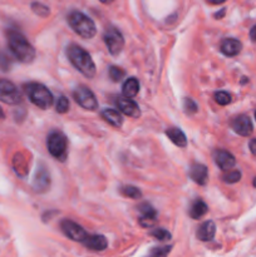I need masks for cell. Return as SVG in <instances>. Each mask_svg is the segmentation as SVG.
Wrapping results in <instances>:
<instances>
[{"label": "cell", "instance_id": "obj_1", "mask_svg": "<svg viewBox=\"0 0 256 257\" xmlns=\"http://www.w3.org/2000/svg\"><path fill=\"white\" fill-rule=\"evenodd\" d=\"M7 39L9 49L15 59L22 63H32L37 57L34 47L20 32L15 29L7 30Z\"/></svg>", "mask_w": 256, "mask_h": 257}, {"label": "cell", "instance_id": "obj_2", "mask_svg": "<svg viewBox=\"0 0 256 257\" xmlns=\"http://www.w3.org/2000/svg\"><path fill=\"white\" fill-rule=\"evenodd\" d=\"M67 55L69 62L72 63L73 67L79 70L84 77L94 78L95 77V64L93 62L89 53L85 52L82 47L77 44H70L67 48Z\"/></svg>", "mask_w": 256, "mask_h": 257}, {"label": "cell", "instance_id": "obj_3", "mask_svg": "<svg viewBox=\"0 0 256 257\" xmlns=\"http://www.w3.org/2000/svg\"><path fill=\"white\" fill-rule=\"evenodd\" d=\"M68 24L74 30V33L84 39H92L97 34L94 22L84 13L78 12V10H73L68 14Z\"/></svg>", "mask_w": 256, "mask_h": 257}, {"label": "cell", "instance_id": "obj_4", "mask_svg": "<svg viewBox=\"0 0 256 257\" xmlns=\"http://www.w3.org/2000/svg\"><path fill=\"white\" fill-rule=\"evenodd\" d=\"M24 92L30 102L40 109H48L53 104V94L44 84L37 82L24 84Z\"/></svg>", "mask_w": 256, "mask_h": 257}, {"label": "cell", "instance_id": "obj_5", "mask_svg": "<svg viewBox=\"0 0 256 257\" xmlns=\"http://www.w3.org/2000/svg\"><path fill=\"white\" fill-rule=\"evenodd\" d=\"M47 148L55 160L64 162L68 157V138L60 131H52L47 137Z\"/></svg>", "mask_w": 256, "mask_h": 257}, {"label": "cell", "instance_id": "obj_6", "mask_svg": "<svg viewBox=\"0 0 256 257\" xmlns=\"http://www.w3.org/2000/svg\"><path fill=\"white\" fill-rule=\"evenodd\" d=\"M103 40H104V44L107 47L108 52L115 57V55H119L120 52L124 48V38H123L122 33L114 27H108L104 30V34H103Z\"/></svg>", "mask_w": 256, "mask_h": 257}, {"label": "cell", "instance_id": "obj_7", "mask_svg": "<svg viewBox=\"0 0 256 257\" xmlns=\"http://www.w3.org/2000/svg\"><path fill=\"white\" fill-rule=\"evenodd\" d=\"M75 102L85 110H95L98 108V100L94 93L85 85H78L73 92Z\"/></svg>", "mask_w": 256, "mask_h": 257}, {"label": "cell", "instance_id": "obj_8", "mask_svg": "<svg viewBox=\"0 0 256 257\" xmlns=\"http://www.w3.org/2000/svg\"><path fill=\"white\" fill-rule=\"evenodd\" d=\"M0 102L9 105L22 103V93L14 83L7 79H0Z\"/></svg>", "mask_w": 256, "mask_h": 257}, {"label": "cell", "instance_id": "obj_9", "mask_svg": "<svg viewBox=\"0 0 256 257\" xmlns=\"http://www.w3.org/2000/svg\"><path fill=\"white\" fill-rule=\"evenodd\" d=\"M50 187V173L47 166L40 162L37 166L34 178H33V188L35 192L44 193L49 190Z\"/></svg>", "mask_w": 256, "mask_h": 257}, {"label": "cell", "instance_id": "obj_10", "mask_svg": "<svg viewBox=\"0 0 256 257\" xmlns=\"http://www.w3.org/2000/svg\"><path fill=\"white\" fill-rule=\"evenodd\" d=\"M60 228H62L63 233H64L68 238H70L72 241H75V242L83 243V241H84L85 237L88 236V233L85 232L84 228L72 220H63L62 222H60Z\"/></svg>", "mask_w": 256, "mask_h": 257}, {"label": "cell", "instance_id": "obj_11", "mask_svg": "<svg viewBox=\"0 0 256 257\" xmlns=\"http://www.w3.org/2000/svg\"><path fill=\"white\" fill-rule=\"evenodd\" d=\"M138 212H140V217H138V222L142 227L151 228L156 225L157 222V211L155 210L151 203L143 202L137 207Z\"/></svg>", "mask_w": 256, "mask_h": 257}, {"label": "cell", "instance_id": "obj_12", "mask_svg": "<svg viewBox=\"0 0 256 257\" xmlns=\"http://www.w3.org/2000/svg\"><path fill=\"white\" fill-rule=\"evenodd\" d=\"M115 104H117L118 109L123 113V114L128 115L131 118H138L141 117V109L138 107L137 103L133 99L125 98L123 95H118L115 98Z\"/></svg>", "mask_w": 256, "mask_h": 257}, {"label": "cell", "instance_id": "obj_13", "mask_svg": "<svg viewBox=\"0 0 256 257\" xmlns=\"http://www.w3.org/2000/svg\"><path fill=\"white\" fill-rule=\"evenodd\" d=\"M231 127H232V130L235 131V133H237V135L241 136V137H248V136L252 133V130H253V125H252V122H251V119L247 117V115H243V114L236 117L235 119L231 122Z\"/></svg>", "mask_w": 256, "mask_h": 257}, {"label": "cell", "instance_id": "obj_14", "mask_svg": "<svg viewBox=\"0 0 256 257\" xmlns=\"http://www.w3.org/2000/svg\"><path fill=\"white\" fill-rule=\"evenodd\" d=\"M213 160L217 167L222 171H228L235 166L236 160L232 153L226 150H216L213 152Z\"/></svg>", "mask_w": 256, "mask_h": 257}, {"label": "cell", "instance_id": "obj_15", "mask_svg": "<svg viewBox=\"0 0 256 257\" xmlns=\"http://www.w3.org/2000/svg\"><path fill=\"white\" fill-rule=\"evenodd\" d=\"M190 178L200 186H205L208 181V170L202 163H193L190 167Z\"/></svg>", "mask_w": 256, "mask_h": 257}, {"label": "cell", "instance_id": "obj_16", "mask_svg": "<svg viewBox=\"0 0 256 257\" xmlns=\"http://www.w3.org/2000/svg\"><path fill=\"white\" fill-rule=\"evenodd\" d=\"M242 49V44L235 38H225L220 44V50L226 57H236Z\"/></svg>", "mask_w": 256, "mask_h": 257}, {"label": "cell", "instance_id": "obj_17", "mask_svg": "<svg viewBox=\"0 0 256 257\" xmlns=\"http://www.w3.org/2000/svg\"><path fill=\"white\" fill-rule=\"evenodd\" d=\"M83 245L90 251H104L108 247V241L102 235H89L83 241Z\"/></svg>", "mask_w": 256, "mask_h": 257}, {"label": "cell", "instance_id": "obj_18", "mask_svg": "<svg viewBox=\"0 0 256 257\" xmlns=\"http://www.w3.org/2000/svg\"><path fill=\"white\" fill-rule=\"evenodd\" d=\"M216 233V225L213 221L208 220L206 222H203L200 227L197 228V232H196V237L200 241L203 242H208V241L212 240L215 237Z\"/></svg>", "mask_w": 256, "mask_h": 257}, {"label": "cell", "instance_id": "obj_19", "mask_svg": "<svg viewBox=\"0 0 256 257\" xmlns=\"http://www.w3.org/2000/svg\"><path fill=\"white\" fill-rule=\"evenodd\" d=\"M100 115H102L103 119L105 120L107 123H109L110 125L113 127H122L123 124V117L118 110L115 109H110V108H105L100 112Z\"/></svg>", "mask_w": 256, "mask_h": 257}, {"label": "cell", "instance_id": "obj_20", "mask_svg": "<svg viewBox=\"0 0 256 257\" xmlns=\"http://www.w3.org/2000/svg\"><path fill=\"white\" fill-rule=\"evenodd\" d=\"M166 136H167L171 140V142L175 143L177 147H187V138H186V135L180 130V128H168V130L166 131Z\"/></svg>", "mask_w": 256, "mask_h": 257}, {"label": "cell", "instance_id": "obj_21", "mask_svg": "<svg viewBox=\"0 0 256 257\" xmlns=\"http://www.w3.org/2000/svg\"><path fill=\"white\" fill-rule=\"evenodd\" d=\"M207 205H206L201 198H197V200H195L191 203L190 210H188V215H190V217L193 218V220H198V218L203 217V216L207 213Z\"/></svg>", "mask_w": 256, "mask_h": 257}, {"label": "cell", "instance_id": "obj_22", "mask_svg": "<svg viewBox=\"0 0 256 257\" xmlns=\"http://www.w3.org/2000/svg\"><path fill=\"white\" fill-rule=\"evenodd\" d=\"M122 92H123V97L130 98V99L135 98L136 95L138 94V92H140V82H138L137 78L135 77L128 78V79L124 82V84H123Z\"/></svg>", "mask_w": 256, "mask_h": 257}, {"label": "cell", "instance_id": "obj_23", "mask_svg": "<svg viewBox=\"0 0 256 257\" xmlns=\"http://www.w3.org/2000/svg\"><path fill=\"white\" fill-rule=\"evenodd\" d=\"M119 191L123 196H125V197L128 198H132V200H140V198L142 197V192H141L140 188L136 187V186H123V187H120Z\"/></svg>", "mask_w": 256, "mask_h": 257}, {"label": "cell", "instance_id": "obj_24", "mask_svg": "<svg viewBox=\"0 0 256 257\" xmlns=\"http://www.w3.org/2000/svg\"><path fill=\"white\" fill-rule=\"evenodd\" d=\"M171 250H172V246L171 245L157 246V247H153L146 257H168Z\"/></svg>", "mask_w": 256, "mask_h": 257}, {"label": "cell", "instance_id": "obj_25", "mask_svg": "<svg viewBox=\"0 0 256 257\" xmlns=\"http://www.w3.org/2000/svg\"><path fill=\"white\" fill-rule=\"evenodd\" d=\"M108 74H109V78L113 80V82L118 83L124 78L125 73L122 68L115 67V65H110L109 69H108Z\"/></svg>", "mask_w": 256, "mask_h": 257}, {"label": "cell", "instance_id": "obj_26", "mask_svg": "<svg viewBox=\"0 0 256 257\" xmlns=\"http://www.w3.org/2000/svg\"><path fill=\"white\" fill-rule=\"evenodd\" d=\"M151 236H153L155 238H157L158 241H162V242H166V241H170L171 240V233L168 232L166 228H155L153 231L150 232Z\"/></svg>", "mask_w": 256, "mask_h": 257}, {"label": "cell", "instance_id": "obj_27", "mask_svg": "<svg viewBox=\"0 0 256 257\" xmlns=\"http://www.w3.org/2000/svg\"><path fill=\"white\" fill-rule=\"evenodd\" d=\"M32 10L38 15V17L47 18L50 14V9L47 5L42 4V3H33L32 4Z\"/></svg>", "mask_w": 256, "mask_h": 257}, {"label": "cell", "instance_id": "obj_28", "mask_svg": "<svg viewBox=\"0 0 256 257\" xmlns=\"http://www.w3.org/2000/svg\"><path fill=\"white\" fill-rule=\"evenodd\" d=\"M222 180L223 182L230 183V185H232V183H237L238 181L241 180V172L237 170L228 171L227 173H225V175L222 176Z\"/></svg>", "mask_w": 256, "mask_h": 257}, {"label": "cell", "instance_id": "obj_29", "mask_svg": "<svg viewBox=\"0 0 256 257\" xmlns=\"http://www.w3.org/2000/svg\"><path fill=\"white\" fill-rule=\"evenodd\" d=\"M13 67V60L5 52H0V70L9 72Z\"/></svg>", "mask_w": 256, "mask_h": 257}, {"label": "cell", "instance_id": "obj_30", "mask_svg": "<svg viewBox=\"0 0 256 257\" xmlns=\"http://www.w3.org/2000/svg\"><path fill=\"white\" fill-rule=\"evenodd\" d=\"M183 109H185L186 114H195L198 110V105L196 104V102L192 98H185V100H183Z\"/></svg>", "mask_w": 256, "mask_h": 257}, {"label": "cell", "instance_id": "obj_31", "mask_svg": "<svg viewBox=\"0 0 256 257\" xmlns=\"http://www.w3.org/2000/svg\"><path fill=\"white\" fill-rule=\"evenodd\" d=\"M55 110L58 113H60V114H64V113H67L69 110V100L67 99V97L60 95L57 102V105H55Z\"/></svg>", "mask_w": 256, "mask_h": 257}, {"label": "cell", "instance_id": "obj_32", "mask_svg": "<svg viewBox=\"0 0 256 257\" xmlns=\"http://www.w3.org/2000/svg\"><path fill=\"white\" fill-rule=\"evenodd\" d=\"M215 100L217 104L220 105H227L231 103V95L228 94L227 92H223V90H220V92L215 93Z\"/></svg>", "mask_w": 256, "mask_h": 257}, {"label": "cell", "instance_id": "obj_33", "mask_svg": "<svg viewBox=\"0 0 256 257\" xmlns=\"http://www.w3.org/2000/svg\"><path fill=\"white\" fill-rule=\"evenodd\" d=\"M248 147H250L251 153H252L253 156H256V138H252V140L250 141V143H248Z\"/></svg>", "mask_w": 256, "mask_h": 257}, {"label": "cell", "instance_id": "obj_34", "mask_svg": "<svg viewBox=\"0 0 256 257\" xmlns=\"http://www.w3.org/2000/svg\"><path fill=\"white\" fill-rule=\"evenodd\" d=\"M250 38H251V40H252V42L256 43V25H253V27L251 28Z\"/></svg>", "mask_w": 256, "mask_h": 257}, {"label": "cell", "instance_id": "obj_35", "mask_svg": "<svg viewBox=\"0 0 256 257\" xmlns=\"http://www.w3.org/2000/svg\"><path fill=\"white\" fill-rule=\"evenodd\" d=\"M225 12H226V9H222V10H220L218 13H216V14H215L216 19H220V18H222L223 15H225Z\"/></svg>", "mask_w": 256, "mask_h": 257}, {"label": "cell", "instance_id": "obj_36", "mask_svg": "<svg viewBox=\"0 0 256 257\" xmlns=\"http://www.w3.org/2000/svg\"><path fill=\"white\" fill-rule=\"evenodd\" d=\"M210 4H222V3H225L226 0H207Z\"/></svg>", "mask_w": 256, "mask_h": 257}, {"label": "cell", "instance_id": "obj_37", "mask_svg": "<svg viewBox=\"0 0 256 257\" xmlns=\"http://www.w3.org/2000/svg\"><path fill=\"white\" fill-rule=\"evenodd\" d=\"M99 2L102 3V4H110V3H113L114 0H99Z\"/></svg>", "mask_w": 256, "mask_h": 257}, {"label": "cell", "instance_id": "obj_38", "mask_svg": "<svg viewBox=\"0 0 256 257\" xmlns=\"http://www.w3.org/2000/svg\"><path fill=\"white\" fill-rule=\"evenodd\" d=\"M5 118V113H4V110L2 109V107H0V119H4Z\"/></svg>", "mask_w": 256, "mask_h": 257}, {"label": "cell", "instance_id": "obj_39", "mask_svg": "<svg viewBox=\"0 0 256 257\" xmlns=\"http://www.w3.org/2000/svg\"><path fill=\"white\" fill-rule=\"evenodd\" d=\"M252 185H253V187H255V188H256V177H255V178H253V182H252Z\"/></svg>", "mask_w": 256, "mask_h": 257}, {"label": "cell", "instance_id": "obj_40", "mask_svg": "<svg viewBox=\"0 0 256 257\" xmlns=\"http://www.w3.org/2000/svg\"><path fill=\"white\" fill-rule=\"evenodd\" d=\"M255 119H256V112H255Z\"/></svg>", "mask_w": 256, "mask_h": 257}]
</instances>
